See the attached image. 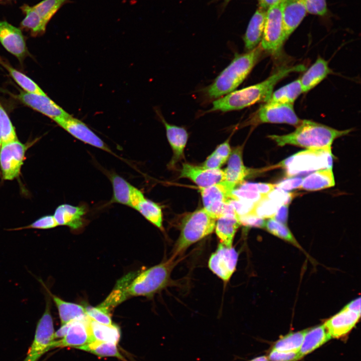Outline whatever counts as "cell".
<instances>
[{"label": "cell", "mask_w": 361, "mask_h": 361, "mask_svg": "<svg viewBox=\"0 0 361 361\" xmlns=\"http://www.w3.org/2000/svg\"><path fill=\"white\" fill-rule=\"evenodd\" d=\"M177 261L175 258L171 257L141 272L128 285L122 280L123 283H120L101 305L110 310L130 297L152 296L169 284L170 274Z\"/></svg>", "instance_id": "1"}, {"label": "cell", "mask_w": 361, "mask_h": 361, "mask_svg": "<svg viewBox=\"0 0 361 361\" xmlns=\"http://www.w3.org/2000/svg\"><path fill=\"white\" fill-rule=\"evenodd\" d=\"M305 69L303 65L281 68L261 82L234 90L218 98L213 102V107L210 111L238 110L258 102H266L277 83L291 73L303 71Z\"/></svg>", "instance_id": "2"}, {"label": "cell", "mask_w": 361, "mask_h": 361, "mask_svg": "<svg viewBox=\"0 0 361 361\" xmlns=\"http://www.w3.org/2000/svg\"><path fill=\"white\" fill-rule=\"evenodd\" d=\"M351 129L339 130L309 120H302L291 133L284 135H270L268 138L280 146L287 144L307 149L331 147L337 138L345 135Z\"/></svg>", "instance_id": "3"}, {"label": "cell", "mask_w": 361, "mask_h": 361, "mask_svg": "<svg viewBox=\"0 0 361 361\" xmlns=\"http://www.w3.org/2000/svg\"><path fill=\"white\" fill-rule=\"evenodd\" d=\"M263 52L259 45L246 53H236L231 62L207 89L208 96L213 99L219 98L234 91L250 73Z\"/></svg>", "instance_id": "4"}, {"label": "cell", "mask_w": 361, "mask_h": 361, "mask_svg": "<svg viewBox=\"0 0 361 361\" xmlns=\"http://www.w3.org/2000/svg\"><path fill=\"white\" fill-rule=\"evenodd\" d=\"M216 222L204 208L185 216L182 220L180 235L171 257L175 259L181 257L190 246L211 234L215 229Z\"/></svg>", "instance_id": "5"}, {"label": "cell", "mask_w": 361, "mask_h": 361, "mask_svg": "<svg viewBox=\"0 0 361 361\" xmlns=\"http://www.w3.org/2000/svg\"><path fill=\"white\" fill-rule=\"evenodd\" d=\"M290 162L285 168L287 176L316 170L332 168L333 155L331 147L307 149L289 157Z\"/></svg>", "instance_id": "6"}, {"label": "cell", "mask_w": 361, "mask_h": 361, "mask_svg": "<svg viewBox=\"0 0 361 361\" xmlns=\"http://www.w3.org/2000/svg\"><path fill=\"white\" fill-rule=\"evenodd\" d=\"M285 40L284 37L281 13V2L266 11L264 27L260 46L272 55L279 54Z\"/></svg>", "instance_id": "7"}, {"label": "cell", "mask_w": 361, "mask_h": 361, "mask_svg": "<svg viewBox=\"0 0 361 361\" xmlns=\"http://www.w3.org/2000/svg\"><path fill=\"white\" fill-rule=\"evenodd\" d=\"M48 297L45 311L38 322L34 340L23 361H38L52 349V344L55 340L50 296Z\"/></svg>", "instance_id": "8"}, {"label": "cell", "mask_w": 361, "mask_h": 361, "mask_svg": "<svg viewBox=\"0 0 361 361\" xmlns=\"http://www.w3.org/2000/svg\"><path fill=\"white\" fill-rule=\"evenodd\" d=\"M234 189L225 180L200 188L204 208L216 220L222 217L225 205L231 199V193Z\"/></svg>", "instance_id": "9"}, {"label": "cell", "mask_w": 361, "mask_h": 361, "mask_svg": "<svg viewBox=\"0 0 361 361\" xmlns=\"http://www.w3.org/2000/svg\"><path fill=\"white\" fill-rule=\"evenodd\" d=\"M27 146L18 140L2 144L0 151V167L3 177L13 180L20 175Z\"/></svg>", "instance_id": "10"}, {"label": "cell", "mask_w": 361, "mask_h": 361, "mask_svg": "<svg viewBox=\"0 0 361 361\" xmlns=\"http://www.w3.org/2000/svg\"><path fill=\"white\" fill-rule=\"evenodd\" d=\"M255 123H286L297 127L302 120L296 114L292 104L265 103L257 111Z\"/></svg>", "instance_id": "11"}, {"label": "cell", "mask_w": 361, "mask_h": 361, "mask_svg": "<svg viewBox=\"0 0 361 361\" xmlns=\"http://www.w3.org/2000/svg\"><path fill=\"white\" fill-rule=\"evenodd\" d=\"M238 254L234 248L220 243L209 260L210 269L224 282H228L235 272Z\"/></svg>", "instance_id": "12"}, {"label": "cell", "mask_w": 361, "mask_h": 361, "mask_svg": "<svg viewBox=\"0 0 361 361\" xmlns=\"http://www.w3.org/2000/svg\"><path fill=\"white\" fill-rule=\"evenodd\" d=\"M25 105L50 118L54 121L70 114L54 102L46 94L41 95L21 90L13 95Z\"/></svg>", "instance_id": "13"}, {"label": "cell", "mask_w": 361, "mask_h": 361, "mask_svg": "<svg viewBox=\"0 0 361 361\" xmlns=\"http://www.w3.org/2000/svg\"><path fill=\"white\" fill-rule=\"evenodd\" d=\"M55 122L77 139L112 153L107 145L85 123L79 119L70 115L65 118L56 120Z\"/></svg>", "instance_id": "14"}, {"label": "cell", "mask_w": 361, "mask_h": 361, "mask_svg": "<svg viewBox=\"0 0 361 361\" xmlns=\"http://www.w3.org/2000/svg\"><path fill=\"white\" fill-rule=\"evenodd\" d=\"M0 42L22 65L29 53L21 29L6 21H0Z\"/></svg>", "instance_id": "15"}, {"label": "cell", "mask_w": 361, "mask_h": 361, "mask_svg": "<svg viewBox=\"0 0 361 361\" xmlns=\"http://www.w3.org/2000/svg\"><path fill=\"white\" fill-rule=\"evenodd\" d=\"M91 342L88 328V316L70 322L68 329L63 337L55 340L52 348L56 347H73L77 348Z\"/></svg>", "instance_id": "16"}, {"label": "cell", "mask_w": 361, "mask_h": 361, "mask_svg": "<svg viewBox=\"0 0 361 361\" xmlns=\"http://www.w3.org/2000/svg\"><path fill=\"white\" fill-rule=\"evenodd\" d=\"M179 177L190 179L199 188L208 187L225 180L223 169H209L188 163H183Z\"/></svg>", "instance_id": "17"}, {"label": "cell", "mask_w": 361, "mask_h": 361, "mask_svg": "<svg viewBox=\"0 0 361 361\" xmlns=\"http://www.w3.org/2000/svg\"><path fill=\"white\" fill-rule=\"evenodd\" d=\"M360 314L343 308L329 318L323 324L332 338H339L346 335L358 322Z\"/></svg>", "instance_id": "18"}, {"label": "cell", "mask_w": 361, "mask_h": 361, "mask_svg": "<svg viewBox=\"0 0 361 361\" xmlns=\"http://www.w3.org/2000/svg\"><path fill=\"white\" fill-rule=\"evenodd\" d=\"M281 13L285 41L300 25L307 13L302 0H282Z\"/></svg>", "instance_id": "19"}, {"label": "cell", "mask_w": 361, "mask_h": 361, "mask_svg": "<svg viewBox=\"0 0 361 361\" xmlns=\"http://www.w3.org/2000/svg\"><path fill=\"white\" fill-rule=\"evenodd\" d=\"M243 146L235 148L228 158V165L223 169L225 181L229 183L235 188L242 184L245 179L252 173L253 170L245 166L243 161Z\"/></svg>", "instance_id": "20"}, {"label": "cell", "mask_w": 361, "mask_h": 361, "mask_svg": "<svg viewBox=\"0 0 361 361\" xmlns=\"http://www.w3.org/2000/svg\"><path fill=\"white\" fill-rule=\"evenodd\" d=\"M161 120L165 126L166 137L173 152L168 166L173 168L184 158V150L189 135L185 128L169 124L163 118H161Z\"/></svg>", "instance_id": "21"}, {"label": "cell", "mask_w": 361, "mask_h": 361, "mask_svg": "<svg viewBox=\"0 0 361 361\" xmlns=\"http://www.w3.org/2000/svg\"><path fill=\"white\" fill-rule=\"evenodd\" d=\"M86 209L84 205L62 204L55 210L53 215L58 225L66 226L73 230L80 229L84 224Z\"/></svg>", "instance_id": "22"}, {"label": "cell", "mask_w": 361, "mask_h": 361, "mask_svg": "<svg viewBox=\"0 0 361 361\" xmlns=\"http://www.w3.org/2000/svg\"><path fill=\"white\" fill-rule=\"evenodd\" d=\"M266 10L258 8L251 18L243 37L245 49L250 51L257 47L262 39Z\"/></svg>", "instance_id": "23"}, {"label": "cell", "mask_w": 361, "mask_h": 361, "mask_svg": "<svg viewBox=\"0 0 361 361\" xmlns=\"http://www.w3.org/2000/svg\"><path fill=\"white\" fill-rule=\"evenodd\" d=\"M330 72L328 62L319 57L299 79L302 93H306L315 87Z\"/></svg>", "instance_id": "24"}, {"label": "cell", "mask_w": 361, "mask_h": 361, "mask_svg": "<svg viewBox=\"0 0 361 361\" xmlns=\"http://www.w3.org/2000/svg\"><path fill=\"white\" fill-rule=\"evenodd\" d=\"M88 328L91 342L99 341L117 344L120 340V330L116 325L101 324L88 317Z\"/></svg>", "instance_id": "25"}, {"label": "cell", "mask_w": 361, "mask_h": 361, "mask_svg": "<svg viewBox=\"0 0 361 361\" xmlns=\"http://www.w3.org/2000/svg\"><path fill=\"white\" fill-rule=\"evenodd\" d=\"M46 289L58 309L62 325L75 320L81 319L87 315L85 307L83 306L66 302L51 293L47 288Z\"/></svg>", "instance_id": "26"}, {"label": "cell", "mask_w": 361, "mask_h": 361, "mask_svg": "<svg viewBox=\"0 0 361 361\" xmlns=\"http://www.w3.org/2000/svg\"><path fill=\"white\" fill-rule=\"evenodd\" d=\"M332 168L318 170L303 179L299 189L306 191H318L334 186Z\"/></svg>", "instance_id": "27"}, {"label": "cell", "mask_w": 361, "mask_h": 361, "mask_svg": "<svg viewBox=\"0 0 361 361\" xmlns=\"http://www.w3.org/2000/svg\"><path fill=\"white\" fill-rule=\"evenodd\" d=\"M21 9L26 15L20 24L21 28L29 32L32 37H38L43 35L46 31L47 24L33 7L24 4Z\"/></svg>", "instance_id": "28"}, {"label": "cell", "mask_w": 361, "mask_h": 361, "mask_svg": "<svg viewBox=\"0 0 361 361\" xmlns=\"http://www.w3.org/2000/svg\"><path fill=\"white\" fill-rule=\"evenodd\" d=\"M240 224L236 218L222 217L217 220L215 230L221 244L232 247L235 234Z\"/></svg>", "instance_id": "29"}, {"label": "cell", "mask_w": 361, "mask_h": 361, "mask_svg": "<svg viewBox=\"0 0 361 361\" xmlns=\"http://www.w3.org/2000/svg\"><path fill=\"white\" fill-rule=\"evenodd\" d=\"M302 93L300 80L297 79L272 92L265 103L293 105Z\"/></svg>", "instance_id": "30"}, {"label": "cell", "mask_w": 361, "mask_h": 361, "mask_svg": "<svg viewBox=\"0 0 361 361\" xmlns=\"http://www.w3.org/2000/svg\"><path fill=\"white\" fill-rule=\"evenodd\" d=\"M110 179L113 187V196L110 202L129 207L134 186L116 173L111 174Z\"/></svg>", "instance_id": "31"}, {"label": "cell", "mask_w": 361, "mask_h": 361, "mask_svg": "<svg viewBox=\"0 0 361 361\" xmlns=\"http://www.w3.org/2000/svg\"><path fill=\"white\" fill-rule=\"evenodd\" d=\"M0 65L4 67L10 76L23 91L41 95L46 93L32 79L28 76L14 68L9 62L0 56Z\"/></svg>", "instance_id": "32"}, {"label": "cell", "mask_w": 361, "mask_h": 361, "mask_svg": "<svg viewBox=\"0 0 361 361\" xmlns=\"http://www.w3.org/2000/svg\"><path fill=\"white\" fill-rule=\"evenodd\" d=\"M308 329L289 333L281 337L271 349L283 352H298Z\"/></svg>", "instance_id": "33"}, {"label": "cell", "mask_w": 361, "mask_h": 361, "mask_svg": "<svg viewBox=\"0 0 361 361\" xmlns=\"http://www.w3.org/2000/svg\"><path fill=\"white\" fill-rule=\"evenodd\" d=\"M135 210L151 223L163 230L162 210L156 203L144 197L137 206Z\"/></svg>", "instance_id": "34"}, {"label": "cell", "mask_w": 361, "mask_h": 361, "mask_svg": "<svg viewBox=\"0 0 361 361\" xmlns=\"http://www.w3.org/2000/svg\"><path fill=\"white\" fill-rule=\"evenodd\" d=\"M116 345L111 342L93 341L79 347L78 349L89 352L100 357H116L125 361L124 357L118 351Z\"/></svg>", "instance_id": "35"}, {"label": "cell", "mask_w": 361, "mask_h": 361, "mask_svg": "<svg viewBox=\"0 0 361 361\" xmlns=\"http://www.w3.org/2000/svg\"><path fill=\"white\" fill-rule=\"evenodd\" d=\"M68 1L69 0H43L33 7L45 22L48 24L61 7Z\"/></svg>", "instance_id": "36"}, {"label": "cell", "mask_w": 361, "mask_h": 361, "mask_svg": "<svg viewBox=\"0 0 361 361\" xmlns=\"http://www.w3.org/2000/svg\"><path fill=\"white\" fill-rule=\"evenodd\" d=\"M0 136L2 144L18 140L15 127L1 102Z\"/></svg>", "instance_id": "37"}, {"label": "cell", "mask_w": 361, "mask_h": 361, "mask_svg": "<svg viewBox=\"0 0 361 361\" xmlns=\"http://www.w3.org/2000/svg\"><path fill=\"white\" fill-rule=\"evenodd\" d=\"M264 228L274 235L293 244L297 247L300 248V245L286 225L270 218L266 221H265Z\"/></svg>", "instance_id": "38"}, {"label": "cell", "mask_w": 361, "mask_h": 361, "mask_svg": "<svg viewBox=\"0 0 361 361\" xmlns=\"http://www.w3.org/2000/svg\"><path fill=\"white\" fill-rule=\"evenodd\" d=\"M280 206L279 204L265 196L255 203L251 214L264 219L272 218Z\"/></svg>", "instance_id": "39"}, {"label": "cell", "mask_w": 361, "mask_h": 361, "mask_svg": "<svg viewBox=\"0 0 361 361\" xmlns=\"http://www.w3.org/2000/svg\"><path fill=\"white\" fill-rule=\"evenodd\" d=\"M86 315L100 323L105 325L112 324V320L109 312L100 306L92 307L88 306L85 307Z\"/></svg>", "instance_id": "40"}, {"label": "cell", "mask_w": 361, "mask_h": 361, "mask_svg": "<svg viewBox=\"0 0 361 361\" xmlns=\"http://www.w3.org/2000/svg\"><path fill=\"white\" fill-rule=\"evenodd\" d=\"M265 196L251 191L234 189L231 193V199L256 203Z\"/></svg>", "instance_id": "41"}, {"label": "cell", "mask_w": 361, "mask_h": 361, "mask_svg": "<svg viewBox=\"0 0 361 361\" xmlns=\"http://www.w3.org/2000/svg\"><path fill=\"white\" fill-rule=\"evenodd\" d=\"M58 225L54 217L52 215L43 216L33 223L25 227L16 228L15 230L24 229H49L55 228Z\"/></svg>", "instance_id": "42"}, {"label": "cell", "mask_w": 361, "mask_h": 361, "mask_svg": "<svg viewBox=\"0 0 361 361\" xmlns=\"http://www.w3.org/2000/svg\"><path fill=\"white\" fill-rule=\"evenodd\" d=\"M306 12L310 14L324 16L327 13L326 0H302Z\"/></svg>", "instance_id": "43"}, {"label": "cell", "mask_w": 361, "mask_h": 361, "mask_svg": "<svg viewBox=\"0 0 361 361\" xmlns=\"http://www.w3.org/2000/svg\"><path fill=\"white\" fill-rule=\"evenodd\" d=\"M239 188L251 191L266 196L275 187L274 185L269 183L243 182L240 185Z\"/></svg>", "instance_id": "44"}, {"label": "cell", "mask_w": 361, "mask_h": 361, "mask_svg": "<svg viewBox=\"0 0 361 361\" xmlns=\"http://www.w3.org/2000/svg\"><path fill=\"white\" fill-rule=\"evenodd\" d=\"M296 195L293 193H290L285 191L275 188L265 197L279 204L282 205H289Z\"/></svg>", "instance_id": "45"}, {"label": "cell", "mask_w": 361, "mask_h": 361, "mask_svg": "<svg viewBox=\"0 0 361 361\" xmlns=\"http://www.w3.org/2000/svg\"><path fill=\"white\" fill-rule=\"evenodd\" d=\"M234 208L238 217L251 214L255 203L231 199L228 201Z\"/></svg>", "instance_id": "46"}, {"label": "cell", "mask_w": 361, "mask_h": 361, "mask_svg": "<svg viewBox=\"0 0 361 361\" xmlns=\"http://www.w3.org/2000/svg\"><path fill=\"white\" fill-rule=\"evenodd\" d=\"M240 225L246 226L264 228L265 220L254 215L249 214L238 217Z\"/></svg>", "instance_id": "47"}, {"label": "cell", "mask_w": 361, "mask_h": 361, "mask_svg": "<svg viewBox=\"0 0 361 361\" xmlns=\"http://www.w3.org/2000/svg\"><path fill=\"white\" fill-rule=\"evenodd\" d=\"M303 178L301 177H291L284 179L274 185L275 188L285 191H290L300 187Z\"/></svg>", "instance_id": "48"}, {"label": "cell", "mask_w": 361, "mask_h": 361, "mask_svg": "<svg viewBox=\"0 0 361 361\" xmlns=\"http://www.w3.org/2000/svg\"><path fill=\"white\" fill-rule=\"evenodd\" d=\"M225 162L226 161L214 151L201 165L207 168L216 169H220Z\"/></svg>", "instance_id": "49"}, {"label": "cell", "mask_w": 361, "mask_h": 361, "mask_svg": "<svg viewBox=\"0 0 361 361\" xmlns=\"http://www.w3.org/2000/svg\"><path fill=\"white\" fill-rule=\"evenodd\" d=\"M230 139L219 145L214 151L226 162L228 159L231 153V149L229 143Z\"/></svg>", "instance_id": "50"}, {"label": "cell", "mask_w": 361, "mask_h": 361, "mask_svg": "<svg viewBox=\"0 0 361 361\" xmlns=\"http://www.w3.org/2000/svg\"><path fill=\"white\" fill-rule=\"evenodd\" d=\"M288 206L289 205L280 206L272 219L281 224L286 225L288 215Z\"/></svg>", "instance_id": "51"}, {"label": "cell", "mask_w": 361, "mask_h": 361, "mask_svg": "<svg viewBox=\"0 0 361 361\" xmlns=\"http://www.w3.org/2000/svg\"><path fill=\"white\" fill-rule=\"evenodd\" d=\"M344 308L360 314V298L358 297L351 301Z\"/></svg>", "instance_id": "52"}, {"label": "cell", "mask_w": 361, "mask_h": 361, "mask_svg": "<svg viewBox=\"0 0 361 361\" xmlns=\"http://www.w3.org/2000/svg\"><path fill=\"white\" fill-rule=\"evenodd\" d=\"M282 0H258L259 7L267 10L274 5L280 3Z\"/></svg>", "instance_id": "53"}, {"label": "cell", "mask_w": 361, "mask_h": 361, "mask_svg": "<svg viewBox=\"0 0 361 361\" xmlns=\"http://www.w3.org/2000/svg\"><path fill=\"white\" fill-rule=\"evenodd\" d=\"M248 361H269L267 356L266 355H261L254 357Z\"/></svg>", "instance_id": "54"}, {"label": "cell", "mask_w": 361, "mask_h": 361, "mask_svg": "<svg viewBox=\"0 0 361 361\" xmlns=\"http://www.w3.org/2000/svg\"><path fill=\"white\" fill-rule=\"evenodd\" d=\"M215 1H218L220 0H215ZM221 1H223V5L224 8H225L231 0H221Z\"/></svg>", "instance_id": "55"}, {"label": "cell", "mask_w": 361, "mask_h": 361, "mask_svg": "<svg viewBox=\"0 0 361 361\" xmlns=\"http://www.w3.org/2000/svg\"><path fill=\"white\" fill-rule=\"evenodd\" d=\"M2 145V139H1V136H0V151H1Z\"/></svg>", "instance_id": "56"}]
</instances>
